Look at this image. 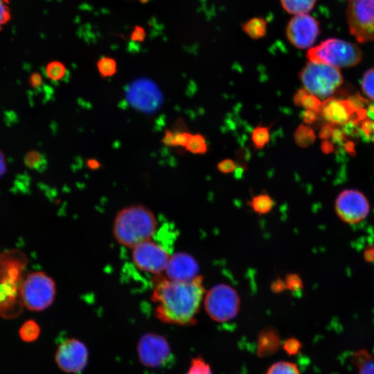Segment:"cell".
Listing matches in <instances>:
<instances>
[{
	"label": "cell",
	"instance_id": "cell-28",
	"mask_svg": "<svg viewBox=\"0 0 374 374\" xmlns=\"http://www.w3.org/2000/svg\"><path fill=\"white\" fill-rule=\"evenodd\" d=\"M46 73L48 78L57 81L64 78L66 74L64 65L59 61H52L46 67Z\"/></svg>",
	"mask_w": 374,
	"mask_h": 374
},
{
	"label": "cell",
	"instance_id": "cell-9",
	"mask_svg": "<svg viewBox=\"0 0 374 374\" xmlns=\"http://www.w3.org/2000/svg\"><path fill=\"white\" fill-rule=\"evenodd\" d=\"M141 362L148 366L157 368L168 364L172 358L170 346L162 336L147 333L143 335L137 346Z\"/></svg>",
	"mask_w": 374,
	"mask_h": 374
},
{
	"label": "cell",
	"instance_id": "cell-13",
	"mask_svg": "<svg viewBox=\"0 0 374 374\" xmlns=\"http://www.w3.org/2000/svg\"><path fill=\"white\" fill-rule=\"evenodd\" d=\"M21 283L0 280V317L6 319L19 317L24 307Z\"/></svg>",
	"mask_w": 374,
	"mask_h": 374
},
{
	"label": "cell",
	"instance_id": "cell-17",
	"mask_svg": "<svg viewBox=\"0 0 374 374\" xmlns=\"http://www.w3.org/2000/svg\"><path fill=\"white\" fill-rule=\"evenodd\" d=\"M286 12L293 15L308 14L314 8L317 0H280Z\"/></svg>",
	"mask_w": 374,
	"mask_h": 374
},
{
	"label": "cell",
	"instance_id": "cell-20",
	"mask_svg": "<svg viewBox=\"0 0 374 374\" xmlns=\"http://www.w3.org/2000/svg\"><path fill=\"white\" fill-rule=\"evenodd\" d=\"M293 101L296 105L302 106L307 110L317 112L320 108L319 98L309 93L304 88L296 92Z\"/></svg>",
	"mask_w": 374,
	"mask_h": 374
},
{
	"label": "cell",
	"instance_id": "cell-33",
	"mask_svg": "<svg viewBox=\"0 0 374 374\" xmlns=\"http://www.w3.org/2000/svg\"><path fill=\"white\" fill-rule=\"evenodd\" d=\"M190 136H191V134L187 132L179 131V132H174L175 145L186 148Z\"/></svg>",
	"mask_w": 374,
	"mask_h": 374
},
{
	"label": "cell",
	"instance_id": "cell-41",
	"mask_svg": "<svg viewBox=\"0 0 374 374\" xmlns=\"http://www.w3.org/2000/svg\"><path fill=\"white\" fill-rule=\"evenodd\" d=\"M87 165L90 169H98L100 167V162L95 159H88L87 161Z\"/></svg>",
	"mask_w": 374,
	"mask_h": 374
},
{
	"label": "cell",
	"instance_id": "cell-31",
	"mask_svg": "<svg viewBox=\"0 0 374 374\" xmlns=\"http://www.w3.org/2000/svg\"><path fill=\"white\" fill-rule=\"evenodd\" d=\"M186 374H212L211 367L202 357L193 358L188 371Z\"/></svg>",
	"mask_w": 374,
	"mask_h": 374
},
{
	"label": "cell",
	"instance_id": "cell-45",
	"mask_svg": "<svg viewBox=\"0 0 374 374\" xmlns=\"http://www.w3.org/2000/svg\"><path fill=\"white\" fill-rule=\"evenodd\" d=\"M349 1H353V0H348Z\"/></svg>",
	"mask_w": 374,
	"mask_h": 374
},
{
	"label": "cell",
	"instance_id": "cell-24",
	"mask_svg": "<svg viewBox=\"0 0 374 374\" xmlns=\"http://www.w3.org/2000/svg\"><path fill=\"white\" fill-rule=\"evenodd\" d=\"M186 148L191 153L202 154L207 152L208 145L204 136L200 134H191Z\"/></svg>",
	"mask_w": 374,
	"mask_h": 374
},
{
	"label": "cell",
	"instance_id": "cell-7",
	"mask_svg": "<svg viewBox=\"0 0 374 374\" xmlns=\"http://www.w3.org/2000/svg\"><path fill=\"white\" fill-rule=\"evenodd\" d=\"M350 34L361 43L374 41V0H353L346 8Z\"/></svg>",
	"mask_w": 374,
	"mask_h": 374
},
{
	"label": "cell",
	"instance_id": "cell-21",
	"mask_svg": "<svg viewBox=\"0 0 374 374\" xmlns=\"http://www.w3.org/2000/svg\"><path fill=\"white\" fill-rule=\"evenodd\" d=\"M250 204L256 213L265 214L272 209L274 202L269 195L260 194L252 198Z\"/></svg>",
	"mask_w": 374,
	"mask_h": 374
},
{
	"label": "cell",
	"instance_id": "cell-39",
	"mask_svg": "<svg viewBox=\"0 0 374 374\" xmlns=\"http://www.w3.org/2000/svg\"><path fill=\"white\" fill-rule=\"evenodd\" d=\"M29 82L30 84L34 88L40 87L42 84V78L41 75L38 73H32L30 76Z\"/></svg>",
	"mask_w": 374,
	"mask_h": 374
},
{
	"label": "cell",
	"instance_id": "cell-27",
	"mask_svg": "<svg viewBox=\"0 0 374 374\" xmlns=\"http://www.w3.org/2000/svg\"><path fill=\"white\" fill-rule=\"evenodd\" d=\"M312 130L305 125H300L294 133V139L300 147H307L314 141Z\"/></svg>",
	"mask_w": 374,
	"mask_h": 374
},
{
	"label": "cell",
	"instance_id": "cell-16",
	"mask_svg": "<svg viewBox=\"0 0 374 374\" xmlns=\"http://www.w3.org/2000/svg\"><path fill=\"white\" fill-rule=\"evenodd\" d=\"M280 346V338L273 328L263 329L258 337L257 352L259 357H267L276 353Z\"/></svg>",
	"mask_w": 374,
	"mask_h": 374
},
{
	"label": "cell",
	"instance_id": "cell-42",
	"mask_svg": "<svg viewBox=\"0 0 374 374\" xmlns=\"http://www.w3.org/2000/svg\"><path fill=\"white\" fill-rule=\"evenodd\" d=\"M6 171V164L3 154L0 152V177H1Z\"/></svg>",
	"mask_w": 374,
	"mask_h": 374
},
{
	"label": "cell",
	"instance_id": "cell-23",
	"mask_svg": "<svg viewBox=\"0 0 374 374\" xmlns=\"http://www.w3.org/2000/svg\"><path fill=\"white\" fill-rule=\"evenodd\" d=\"M40 328L34 320L26 321L20 328L19 334L21 339L26 342L35 341L39 335Z\"/></svg>",
	"mask_w": 374,
	"mask_h": 374
},
{
	"label": "cell",
	"instance_id": "cell-14",
	"mask_svg": "<svg viewBox=\"0 0 374 374\" xmlns=\"http://www.w3.org/2000/svg\"><path fill=\"white\" fill-rule=\"evenodd\" d=\"M199 267L190 254L178 252L170 256L165 272L167 278L175 281H189L197 276Z\"/></svg>",
	"mask_w": 374,
	"mask_h": 374
},
{
	"label": "cell",
	"instance_id": "cell-36",
	"mask_svg": "<svg viewBox=\"0 0 374 374\" xmlns=\"http://www.w3.org/2000/svg\"><path fill=\"white\" fill-rule=\"evenodd\" d=\"M145 29L140 26H136L131 34V39L133 42H141L145 39Z\"/></svg>",
	"mask_w": 374,
	"mask_h": 374
},
{
	"label": "cell",
	"instance_id": "cell-29",
	"mask_svg": "<svg viewBox=\"0 0 374 374\" xmlns=\"http://www.w3.org/2000/svg\"><path fill=\"white\" fill-rule=\"evenodd\" d=\"M361 86L365 95L374 101V67L368 69L364 73Z\"/></svg>",
	"mask_w": 374,
	"mask_h": 374
},
{
	"label": "cell",
	"instance_id": "cell-32",
	"mask_svg": "<svg viewBox=\"0 0 374 374\" xmlns=\"http://www.w3.org/2000/svg\"><path fill=\"white\" fill-rule=\"evenodd\" d=\"M10 19V9L8 0H0V30Z\"/></svg>",
	"mask_w": 374,
	"mask_h": 374
},
{
	"label": "cell",
	"instance_id": "cell-12",
	"mask_svg": "<svg viewBox=\"0 0 374 374\" xmlns=\"http://www.w3.org/2000/svg\"><path fill=\"white\" fill-rule=\"evenodd\" d=\"M335 208L343 220L355 224L366 217L369 207L367 199L360 192L346 190L337 198Z\"/></svg>",
	"mask_w": 374,
	"mask_h": 374
},
{
	"label": "cell",
	"instance_id": "cell-8",
	"mask_svg": "<svg viewBox=\"0 0 374 374\" xmlns=\"http://www.w3.org/2000/svg\"><path fill=\"white\" fill-rule=\"evenodd\" d=\"M131 249L133 262L141 271L155 275L165 271L170 256L152 239L143 241Z\"/></svg>",
	"mask_w": 374,
	"mask_h": 374
},
{
	"label": "cell",
	"instance_id": "cell-1",
	"mask_svg": "<svg viewBox=\"0 0 374 374\" xmlns=\"http://www.w3.org/2000/svg\"><path fill=\"white\" fill-rule=\"evenodd\" d=\"M204 292L202 276L189 281L158 278L151 296L157 304L154 314L166 323L195 324Z\"/></svg>",
	"mask_w": 374,
	"mask_h": 374
},
{
	"label": "cell",
	"instance_id": "cell-40",
	"mask_svg": "<svg viewBox=\"0 0 374 374\" xmlns=\"http://www.w3.org/2000/svg\"><path fill=\"white\" fill-rule=\"evenodd\" d=\"M303 120L307 123H312L315 119V114L314 112L307 110L303 115Z\"/></svg>",
	"mask_w": 374,
	"mask_h": 374
},
{
	"label": "cell",
	"instance_id": "cell-3",
	"mask_svg": "<svg viewBox=\"0 0 374 374\" xmlns=\"http://www.w3.org/2000/svg\"><path fill=\"white\" fill-rule=\"evenodd\" d=\"M307 57L310 62L339 69L357 65L362 59V52L355 43L337 38H328L310 48Z\"/></svg>",
	"mask_w": 374,
	"mask_h": 374
},
{
	"label": "cell",
	"instance_id": "cell-5",
	"mask_svg": "<svg viewBox=\"0 0 374 374\" xmlns=\"http://www.w3.org/2000/svg\"><path fill=\"white\" fill-rule=\"evenodd\" d=\"M21 294L26 308L42 311L53 303L56 294V285L46 273L40 271L31 272L21 283Z\"/></svg>",
	"mask_w": 374,
	"mask_h": 374
},
{
	"label": "cell",
	"instance_id": "cell-44",
	"mask_svg": "<svg viewBox=\"0 0 374 374\" xmlns=\"http://www.w3.org/2000/svg\"><path fill=\"white\" fill-rule=\"evenodd\" d=\"M373 258H374V251H373Z\"/></svg>",
	"mask_w": 374,
	"mask_h": 374
},
{
	"label": "cell",
	"instance_id": "cell-34",
	"mask_svg": "<svg viewBox=\"0 0 374 374\" xmlns=\"http://www.w3.org/2000/svg\"><path fill=\"white\" fill-rule=\"evenodd\" d=\"M217 169L222 173H230L235 169V163L231 159H226L217 164Z\"/></svg>",
	"mask_w": 374,
	"mask_h": 374
},
{
	"label": "cell",
	"instance_id": "cell-6",
	"mask_svg": "<svg viewBox=\"0 0 374 374\" xmlns=\"http://www.w3.org/2000/svg\"><path fill=\"white\" fill-rule=\"evenodd\" d=\"M240 298L231 287L220 284L213 287L204 300L205 310L213 320L225 322L234 319L240 309Z\"/></svg>",
	"mask_w": 374,
	"mask_h": 374
},
{
	"label": "cell",
	"instance_id": "cell-22",
	"mask_svg": "<svg viewBox=\"0 0 374 374\" xmlns=\"http://www.w3.org/2000/svg\"><path fill=\"white\" fill-rule=\"evenodd\" d=\"M269 127L258 125L252 131L251 141L256 149L263 148L269 141Z\"/></svg>",
	"mask_w": 374,
	"mask_h": 374
},
{
	"label": "cell",
	"instance_id": "cell-18",
	"mask_svg": "<svg viewBox=\"0 0 374 374\" xmlns=\"http://www.w3.org/2000/svg\"><path fill=\"white\" fill-rule=\"evenodd\" d=\"M242 30L252 39H260L267 33V21L263 18L254 17L245 21Z\"/></svg>",
	"mask_w": 374,
	"mask_h": 374
},
{
	"label": "cell",
	"instance_id": "cell-30",
	"mask_svg": "<svg viewBox=\"0 0 374 374\" xmlns=\"http://www.w3.org/2000/svg\"><path fill=\"white\" fill-rule=\"evenodd\" d=\"M24 162L28 167L33 169H41L46 164L44 155L37 151H30L27 153Z\"/></svg>",
	"mask_w": 374,
	"mask_h": 374
},
{
	"label": "cell",
	"instance_id": "cell-10",
	"mask_svg": "<svg viewBox=\"0 0 374 374\" xmlns=\"http://www.w3.org/2000/svg\"><path fill=\"white\" fill-rule=\"evenodd\" d=\"M319 33V21L308 14L295 15L290 19L286 28L289 42L300 49L310 48L317 39Z\"/></svg>",
	"mask_w": 374,
	"mask_h": 374
},
{
	"label": "cell",
	"instance_id": "cell-15",
	"mask_svg": "<svg viewBox=\"0 0 374 374\" xmlns=\"http://www.w3.org/2000/svg\"><path fill=\"white\" fill-rule=\"evenodd\" d=\"M27 262L26 255L17 249L0 253V280L21 283Z\"/></svg>",
	"mask_w": 374,
	"mask_h": 374
},
{
	"label": "cell",
	"instance_id": "cell-37",
	"mask_svg": "<svg viewBox=\"0 0 374 374\" xmlns=\"http://www.w3.org/2000/svg\"><path fill=\"white\" fill-rule=\"evenodd\" d=\"M286 287H289L291 290H297L301 287L300 279L297 278L296 276L291 275L287 277Z\"/></svg>",
	"mask_w": 374,
	"mask_h": 374
},
{
	"label": "cell",
	"instance_id": "cell-19",
	"mask_svg": "<svg viewBox=\"0 0 374 374\" xmlns=\"http://www.w3.org/2000/svg\"><path fill=\"white\" fill-rule=\"evenodd\" d=\"M353 360L358 368V374H374V357L368 352L357 351L353 356Z\"/></svg>",
	"mask_w": 374,
	"mask_h": 374
},
{
	"label": "cell",
	"instance_id": "cell-26",
	"mask_svg": "<svg viewBox=\"0 0 374 374\" xmlns=\"http://www.w3.org/2000/svg\"><path fill=\"white\" fill-rule=\"evenodd\" d=\"M97 68L102 77H111L117 72V63L112 57H103L98 60Z\"/></svg>",
	"mask_w": 374,
	"mask_h": 374
},
{
	"label": "cell",
	"instance_id": "cell-43",
	"mask_svg": "<svg viewBox=\"0 0 374 374\" xmlns=\"http://www.w3.org/2000/svg\"><path fill=\"white\" fill-rule=\"evenodd\" d=\"M139 1L143 3H145L148 2L150 0H139Z\"/></svg>",
	"mask_w": 374,
	"mask_h": 374
},
{
	"label": "cell",
	"instance_id": "cell-25",
	"mask_svg": "<svg viewBox=\"0 0 374 374\" xmlns=\"http://www.w3.org/2000/svg\"><path fill=\"white\" fill-rule=\"evenodd\" d=\"M266 374H301L296 364L290 362L280 361L273 364Z\"/></svg>",
	"mask_w": 374,
	"mask_h": 374
},
{
	"label": "cell",
	"instance_id": "cell-38",
	"mask_svg": "<svg viewBox=\"0 0 374 374\" xmlns=\"http://www.w3.org/2000/svg\"><path fill=\"white\" fill-rule=\"evenodd\" d=\"M162 142L167 146H175L174 132L170 130H166L162 139Z\"/></svg>",
	"mask_w": 374,
	"mask_h": 374
},
{
	"label": "cell",
	"instance_id": "cell-4",
	"mask_svg": "<svg viewBox=\"0 0 374 374\" xmlns=\"http://www.w3.org/2000/svg\"><path fill=\"white\" fill-rule=\"evenodd\" d=\"M299 77L304 89L318 98L329 97L344 82L339 69L310 61L301 69Z\"/></svg>",
	"mask_w": 374,
	"mask_h": 374
},
{
	"label": "cell",
	"instance_id": "cell-35",
	"mask_svg": "<svg viewBox=\"0 0 374 374\" xmlns=\"http://www.w3.org/2000/svg\"><path fill=\"white\" fill-rule=\"evenodd\" d=\"M301 348V344L295 339H288L283 344L284 350L290 355L296 353Z\"/></svg>",
	"mask_w": 374,
	"mask_h": 374
},
{
	"label": "cell",
	"instance_id": "cell-2",
	"mask_svg": "<svg viewBox=\"0 0 374 374\" xmlns=\"http://www.w3.org/2000/svg\"><path fill=\"white\" fill-rule=\"evenodd\" d=\"M157 220L153 212L141 204H134L121 209L113 223L115 240L132 249L135 245L152 239L157 230Z\"/></svg>",
	"mask_w": 374,
	"mask_h": 374
},
{
	"label": "cell",
	"instance_id": "cell-11",
	"mask_svg": "<svg viewBox=\"0 0 374 374\" xmlns=\"http://www.w3.org/2000/svg\"><path fill=\"white\" fill-rule=\"evenodd\" d=\"M55 359L62 371L76 373L85 367L88 351L81 341L75 339H67L58 346Z\"/></svg>",
	"mask_w": 374,
	"mask_h": 374
}]
</instances>
